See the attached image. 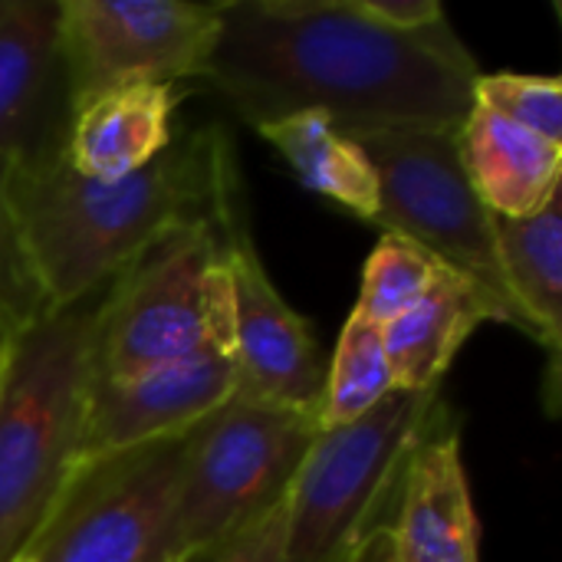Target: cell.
<instances>
[{"label":"cell","instance_id":"cell-1","mask_svg":"<svg viewBox=\"0 0 562 562\" xmlns=\"http://www.w3.org/2000/svg\"><path fill=\"white\" fill-rule=\"evenodd\" d=\"M204 82L254 128L323 112L339 132L461 128L477 59L448 16L385 23L369 0H221Z\"/></svg>","mask_w":562,"mask_h":562},{"label":"cell","instance_id":"cell-2","mask_svg":"<svg viewBox=\"0 0 562 562\" xmlns=\"http://www.w3.org/2000/svg\"><path fill=\"white\" fill-rule=\"evenodd\" d=\"M63 145L3 168V198L49 313L102 290L168 234L214 217L237 171L221 128H184L122 181L82 178Z\"/></svg>","mask_w":562,"mask_h":562},{"label":"cell","instance_id":"cell-3","mask_svg":"<svg viewBox=\"0 0 562 562\" xmlns=\"http://www.w3.org/2000/svg\"><path fill=\"white\" fill-rule=\"evenodd\" d=\"M105 286L13 336L0 385V562L26 550L76 468Z\"/></svg>","mask_w":562,"mask_h":562},{"label":"cell","instance_id":"cell-4","mask_svg":"<svg viewBox=\"0 0 562 562\" xmlns=\"http://www.w3.org/2000/svg\"><path fill=\"white\" fill-rule=\"evenodd\" d=\"M207 346H234L231 270L217 217L168 234L109 280L89 379H132Z\"/></svg>","mask_w":562,"mask_h":562},{"label":"cell","instance_id":"cell-5","mask_svg":"<svg viewBox=\"0 0 562 562\" xmlns=\"http://www.w3.org/2000/svg\"><path fill=\"white\" fill-rule=\"evenodd\" d=\"M319 418L231 398L188 435L168 560H211L273 507L306 461Z\"/></svg>","mask_w":562,"mask_h":562},{"label":"cell","instance_id":"cell-6","mask_svg":"<svg viewBox=\"0 0 562 562\" xmlns=\"http://www.w3.org/2000/svg\"><path fill=\"white\" fill-rule=\"evenodd\" d=\"M441 389L392 392L366 418L316 435L286 494L280 562H349L389 520L405 461L431 425Z\"/></svg>","mask_w":562,"mask_h":562},{"label":"cell","instance_id":"cell-7","mask_svg":"<svg viewBox=\"0 0 562 562\" xmlns=\"http://www.w3.org/2000/svg\"><path fill=\"white\" fill-rule=\"evenodd\" d=\"M349 138L362 148L379 181V211L372 224L428 250L441 267L487 293L501 306L507 326L533 339V329L501 273L494 214L481 204L464 175L458 128H385L356 132Z\"/></svg>","mask_w":562,"mask_h":562},{"label":"cell","instance_id":"cell-8","mask_svg":"<svg viewBox=\"0 0 562 562\" xmlns=\"http://www.w3.org/2000/svg\"><path fill=\"white\" fill-rule=\"evenodd\" d=\"M188 435L76 468L23 553L36 562H168Z\"/></svg>","mask_w":562,"mask_h":562},{"label":"cell","instance_id":"cell-9","mask_svg":"<svg viewBox=\"0 0 562 562\" xmlns=\"http://www.w3.org/2000/svg\"><path fill=\"white\" fill-rule=\"evenodd\" d=\"M221 33L217 3L59 0V56L69 109L128 86L204 79Z\"/></svg>","mask_w":562,"mask_h":562},{"label":"cell","instance_id":"cell-10","mask_svg":"<svg viewBox=\"0 0 562 562\" xmlns=\"http://www.w3.org/2000/svg\"><path fill=\"white\" fill-rule=\"evenodd\" d=\"M214 217L224 234L231 270V356L237 372L234 398L310 412L319 418L326 362L319 356L310 323L280 296V290L263 270L244 207L240 171L231 175Z\"/></svg>","mask_w":562,"mask_h":562},{"label":"cell","instance_id":"cell-11","mask_svg":"<svg viewBox=\"0 0 562 562\" xmlns=\"http://www.w3.org/2000/svg\"><path fill=\"white\" fill-rule=\"evenodd\" d=\"M234 385L237 372L231 346H207L119 382L89 379L76 468L191 431L234 398Z\"/></svg>","mask_w":562,"mask_h":562},{"label":"cell","instance_id":"cell-12","mask_svg":"<svg viewBox=\"0 0 562 562\" xmlns=\"http://www.w3.org/2000/svg\"><path fill=\"white\" fill-rule=\"evenodd\" d=\"M69 122L59 0H0V165L59 148Z\"/></svg>","mask_w":562,"mask_h":562},{"label":"cell","instance_id":"cell-13","mask_svg":"<svg viewBox=\"0 0 562 562\" xmlns=\"http://www.w3.org/2000/svg\"><path fill=\"white\" fill-rule=\"evenodd\" d=\"M389 530L405 562H481L461 435L441 405L405 461Z\"/></svg>","mask_w":562,"mask_h":562},{"label":"cell","instance_id":"cell-14","mask_svg":"<svg viewBox=\"0 0 562 562\" xmlns=\"http://www.w3.org/2000/svg\"><path fill=\"white\" fill-rule=\"evenodd\" d=\"M458 155L481 204L497 217H530L560 194L562 142L474 102L458 128Z\"/></svg>","mask_w":562,"mask_h":562},{"label":"cell","instance_id":"cell-15","mask_svg":"<svg viewBox=\"0 0 562 562\" xmlns=\"http://www.w3.org/2000/svg\"><path fill=\"white\" fill-rule=\"evenodd\" d=\"M178 86H128L72 112L66 158L89 181H122L175 142Z\"/></svg>","mask_w":562,"mask_h":562},{"label":"cell","instance_id":"cell-16","mask_svg":"<svg viewBox=\"0 0 562 562\" xmlns=\"http://www.w3.org/2000/svg\"><path fill=\"white\" fill-rule=\"evenodd\" d=\"M507 323L501 306L474 283L441 267L428 293L398 319L382 326L385 356L398 392L441 389L458 349L481 323Z\"/></svg>","mask_w":562,"mask_h":562},{"label":"cell","instance_id":"cell-17","mask_svg":"<svg viewBox=\"0 0 562 562\" xmlns=\"http://www.w3.org/2000/svg\"><path fill=\"white\" fill-rule=\"evenodd\" d=\"M494 240L504 283L533 329V342L550 352L547 402L557 415L562 349V201L560 194L530 217H497Z\"/></svg>","mask_w":562,"mask_h":562},{"label":"cell","instance_id":"cell-18","mask_svg":"<svg viewBox=\"0 0 562 562\" xmlns=\"http://www.w3.org/2000/svg\"><path fill=\"white\" fill-rule=\"evenodd\" d=\"M303 178L306 188L342 204L362 221H375L379 181L362 148L339 132L323 112H300L257 128Z\"/></svg>","mask_w":562,"mask_h":562},{"label":"cell","instance_id":"cell-19","mask_svg":"<svg viewBox=\"0 0 562 562\" xmlns=\"http://www.w3.org/2000/svg\"><path fill=\"white\" fill-rule=\"evenodd\" d=\"M392 392H395V379H392V366L385 356L382 329L352 313L339 336L333 366L326 369L319 428L323 431L346 428L366 418Z\"/></svg>","mask_w":562,"mask_h":562},{"label":"cell","instance_id":"cell-20","mask_svg":"<svg viewBox=\"0 0 562 562\" xmlns=\"http://www.w3.org/2000/svg\"><path fill=\"white\" fill-rule=\"evenodd\" d=\"M441 263L415 247L405 237L382 234L379 247L372 250L366 273H362V293L356 303V316L372 323V326H389L402 313H408L435 283Z\"/></svg>","mask_w":562,"mask_h":562},{"label":"cell","instance_id":"cell-21","mask_svg":"<svg viewBox=\"0 0 562 562\" xmlns=\"http://www.w3.org/2000/svg\"><path fill=\"white\" fill-rule=\"evenodd\" d=\"M474 102L550 142H562V82L557 76L481 72L474 82Z\"/></svg>","mask_w":562,"mask_h":562},{"label":"cell","instance_id":"cell-22","mask_svg":"<svg viewBox=\"0 0 562 562\" xmlns=\"http://www.w3.org/2000/svg\"><path fill=\"white\" fill-rule=\"evenodd\" d=\"M3 168L7 165H0V336L13 339L43 319L49 306L3 198Z\"/></svg>","mask_w":562,"mask_h":562},{"label":"cell","instance_id":"cell-23","mask_svg":"<svg viewBox=\"0 0 562 562\" xmlns=\"http://www.w3.org/2000/svg\"><path fill=\"white\" fill-rule=\"evenodd\" d=\"M283 530H286V497L280 507H273L263 520H257L247 533H240L207 562H280Z\"/></svg>","mask_w":562,"mask_h":562},{"label":"cell","instance_id":"cell-24","mask_svg":"<svg viewBox=\"0 0 562 562\" xmlns=\"http://www.w3.org/2000/svg\"><path fill=\"white\" fill-rule=\"evenodd\" d=\"M349 562H405L402 560V553H398V547H395L392 530H389V520H382V524L369 533V540L356 550V557Z\"/></svg>","mask_w":562,"mask_h":562},{"label":"cell","instance_id":"cell-25","mask_svg":"<svg viewBox=\"0 0 562 562\" xmlns=\"http://www.w3.org/2000/svg\"><path fill=\"white\" fill-rule=\"evenodd\" d=\"M10 349H13V339L0 342V385H3V375H7V366H10Z\"/></svg>","mask_w":562,"mask_h":562},{"label":"cell","instance_id":"cell-26","mask_svg":"<svg viewBox=\"0 0 562 562\" xmlns=\"http://www.w3.org/2000/svg\"><path fill=\"white\" fill-rule=\"evenodd\" d=\"M10 562H36V560H33L30 553H20V557H13V560H10Z\"/></svg>","mask_w":562,"mask_h":562},{"label":"cell","instance_id":"cell-27","mask_svg":"<svg viewBox=\"0 0 562 562\" xmlns=\"http://www.w3.org/2000/svg\"><path fill=\"white\" fill-rule=\"evenodd\" d=\"M168 562H184V560H168Z\"/></svg>","mask_w":562,"mask_h":562},{"label":"cell","instance_id":"cell-28","mask_svg":"<svg viewBox=\"0 0 562 562\" xmlns=\"http://www.w3.org/2000/svg\"><path fill=\"white\" fill-rule=\"evenodd\" d=\"M0 342H7V339H3V336H0Z\"/></svg>","mask_w":562,"mask_h":562}]
</instances>
